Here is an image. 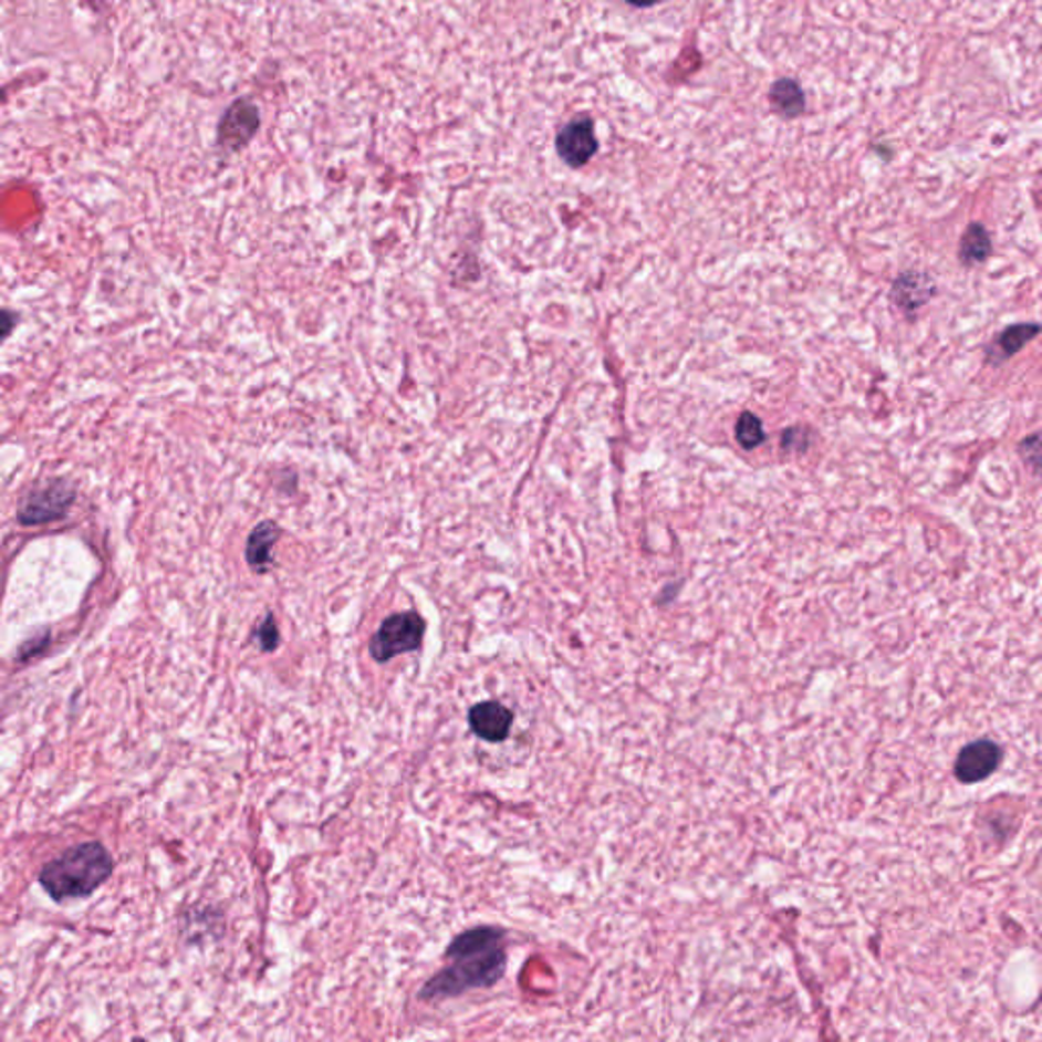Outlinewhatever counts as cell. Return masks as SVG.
Here are the masks:
<instances>
[{
	"instance_id": "cell-1",
	"label": "cell",
	"mask_w": 1042,
	"mask_h": 1042,
	"mask_svg": "<svg viewBox=\"0 0 1042 1042\" xmlns=\"http://www.w3.org/2000/svg\"><path fill=\"white\" fill-rule=\"evenodd\" d=\"M446 967L421 986V1002L458 998L469 990L496 986L508 967L506 930L475 927L460 932L446 949Z\"/></svg>"
},
{
	"instance_id": "cell-2",
	"label": "cell",
	"mask_w": 1042,
	"mask_h": 1042,
	"mask_svg": "<svg viewBox=\"0 0 1042 1042\" xmlns=\"http://www.w3.org/2000/svg\"><path fill=\"white\" fill-rule=\"evenodd\" d=\"M113 857L101 843H82L41 869L39 882L53 900L88 896L113 874Z\"/></svg>"
},
{
	"instance_id": "cell-3",
	"label": "cell",
	"mask_w": 1042,
	"mask_h": 1042,
	"mask_svg": "<svg viewBox=\"0 0 1042 1042\" xmlns=\"http://www.w3.org/2000/svg\"><path fill=\"white\" fill-rule=\"evenodd\" d=\"M426 634V622L416 611L395 613L382 623L377 634L371 637L369 652L373 660L389 661L395 656L420 648Z\"/></svg>"
},
{
	"instance_id": "cell-4",
	"label": "cell",
	"mask_w": 1042,
	"mask_h": 1042,
	"mask_svg": "<svg viewBox=\"0 0 1042 1042\" xmlns=\"http://www.w3.org/2000/svg\"><path fill=\"white\" fill-rule=\"evenodd\" d=\"M74 489L65 481H53L29 496L21 509V521L27 525H38L45 521L60 520L74 503Z\"/></svg>"
},
{
	"instance_id": "cell-5",
	"label": "cell",
	"mask_w": 1042,
	"mask_h": 1042,
	"mask_svg": "<svg viewBox=\"0 0 1042 1042\" xmlns=\"http://www.w3.org/2000/svg\"><path fill=\"white\" fill-rule=\"evenodd\" d=\"M598 140L595 135V125L588 116L574 118L556 137L559 155L572 167L588 164V159L597 153Z\"/></svg>"
},
{
	"instance_id": "cell-6",
	"label": "cell",
	"mask_w": 1042,
	"mask_h": 1042,
	"mask_svg": "<svg viewBox=\"0 0 1042 1042\" xmlns=\"http://www.w3.org/2000/svg\"><path fill=\"white\" fill-rule=\"evenodd\" d=\"M1002 760V750L988 739L973 741L966 746L957 762H955V774L963 784H976L996 772Z\"/></svg>"
},
{
	"instance_id": "cell-7",
	"label": "cell",
	"mask_w": 1042,
	"mask_h": 1042,
	"mask_svg": "<svg viewBox=\"0 0 1042 1042\" xmlns=\"http://www.w3.org/2000/svg\"><path fill=\"white\" fill-rule=\"evenodd\" d=\"M259 128V111L251 101L235 102L218 125V140L225 149H241Z\"/></svg>"
},
{
	"instance_id": "cell-8",
	"label": "cell",
	"mask_w": 1042,
	"mask_h": 1042,
	"mask_svg": "<svg viewBox=\"0 0 1042 1042\" xmlns=\"http://www.w3.org/2000/svg\"><path fill=\"white\" fill-rule=\"evenodd\" d=\"M469 723L475 736H479L489 743H497L508 738L511 723H513V715L501 702L487 700L472 707L469 712Z\"/></svg>"
},
{
	"instance_id": "cell-9",
	"label": "cell",
	"mask_w": 1042,
	"mask_h": 1042,
	"mask_svg": "<svg viewBox=\"0 0 1042 1042\" xmlns=\"http://www.w3.org/2000/svg\"><path fill=\"white\" fill-rule=\"evenodd\" d=\"M281 538L275 521H261L247 540V562L254 572L265 574L273 566V546Z\"/></svg>"
},
{
	"instance_id": "cell-10",
	"label": "cell",
	"mask_w": 1042,
	"mask_h": 1042,
	"mask_svg": "<svg viewBox=\"0 0 1042 1042\" xmlns=\"http://www.w3.org/2000/svg\"><path fill=\"white\" fill-rule=\"evenodd\" d=\"M932 292H935L932 280L925 273H916V271L900 275L894 283V288H892L894 302L906 312H910V310L915 312L920 305L927 304L928 300L932 298Z\"/></svg>"
},
{
	"instance_id": "cell-11",
	"label": "cell",
	"mask_w": 1042,
	"mask_h": 1042,
	"mask_svg": "<svg viewBox=\"0 0 1042 1042\" xmlns=\"http://www.w3.org/2000/svg\"><path fill=\"white\" fill-rule=\"evenodd\" d=\"M992 254V239L981 225H969L959 242V259L967 268L983 263Z\"/></svg>"
},
{
	"instance_id": "cell-12",
	"label": "cell",
	"mask_w": 1042,
	"mask_h": 1042,
	"mask_svg": "<svg viewBox=\"0 0 1042 1042\" xmlns=\"http://www.w3.org/2000/svg\"><path fill=\"white\" fill-rule=\"evenodd\" d=\"M770 102L775 113L786 118H794L804 111V92L799 86V82L784 77V80H778L770 90Z\"/></svg>"
},
{
	"instance_id": "cell-13",
	"label": "cell",
	"mask_w": 1042,
	"mask_h": 1042,
	"mask_svg": "<svg viewBox=\"0 0 1042 1042\" xmlns=\"http://www.w3.org/2000/svg\"><path fill=\"white\" fill-rule=\"evenodd\" d=\"M1041 329L1036 324H1017V326H1010L1002 332L1000 336V346L1004 351L1005 356L1017 355L1020 353L1027 344L1039 336Z\"/></svg>"
},
{
	"instance_id": "cell-14",
	"label": "cell",
	"mask_w": 1042,
	"mask_h": 1042,
	"mask_svg": "<svg viewBox=\"0 0 1042 1042\" xmlns=\"http://www.w3.org/2000/svg\"><path fill=\"white\" fill-rule=\"evenodd\" d=\"M736 436H738L739 445L743 448H758L765 440V433H763L762 420L758 416H753L750 411H746L738 421V428H736Z\"/></svg>"
},
{
	"instance_id": "cell-15",
	"label": "cell",
	"mask_w": 1042,
	"mask_h": 1042,
	"mask_svg": "<svg viewBox=\"0 0 1042 1042\" xmlns=\"http://www.w3.org/2000/svg\"><path fill=\"white\" fill-rule=\"evenodd\" d=\"M257 639H259V646L263 652H273L280 646V629H278L271 613L265 617V622L261 623V627L257 632Z\"/></svg>"
},
{
	"instance_id": "cell-16",
	"label": "cell",
	"mask_w": 1042,
	"mask_h": 1042,
	"mask_svg": "<svg viewBox=\"0 0 1042 1042\" xmlns=\"http://www.w3.org/2000/svg\"><path fill=\"white\" fill-rule=\"evenodd\" d=\"M17 326V314L11 310H0V343H4Z\"/></svg>"
}]
</instances>
